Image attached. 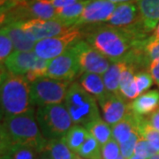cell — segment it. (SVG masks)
<instances>
[{
	"mask_svg": "<svg viewBox=\"0 0 159 159\" xmlns=\"http://www.w3.org/2000/svg\"><path fill=\"white\" fill-rule=\"evenodd\" d=\"M36 159H52L51 157V156L49 155V153L45 151V150H43V151H42L41 153L38 154V156H37V157Z\"/></svg>",
	"mask_w": 159,
	"mask_h": 159,
	"instance_id": "f35d334b",
	"label": "cell"
},
{
	"mask_svg": "<svg viewBox=\"0 0 159 159\" xmlns=\"http://www.w3.org/2000/svg\"><path fill=\"white\" fill-rule=\"evenodd\" d=\"M149 159H159V153L157 152V153H156L155 155H153Z\"/></svg>",
	"mask_w": 159,
	"mask_h": 159,
	"instance_id": "b9f144b4",
	"label": "cell"
},
{
	"mask_svg": "<svg viewBox=\"0 0 159 159\" xmlns=\"http://www.w3.org/2000/svg\"><path fill=\"white\" fill-rule=\"evenodd\" d=\"M138 20L141 21V18L136 3L129 2L117 5L106 24L110 27L125 29L130 32L131 28L134 29Z\"/></svg>",
	"mask_w": 159,
	"mask_h": 159,
	"instance_id": "5bb4252c",
	"label": "cell"
},
{
	"mask_svg": "<svg viewBox=\"0 0 159 159\" xmlns=\"http://www.w3.org/2000/svg\"><path fill=\"white\" fill-rule=\"evenodd\" d=\"M48 141L43 135L34 110L4 119L1 125V150L12 144L28 146L39 153L45 149Z\"/></svg>",
	"mask_w": 159,
	"mask_h": 159,
	"instance_id": "6da1fadb",
	"label": "cell"
},
{
	"mask_svg": "<svg viewBox=\"0 0 159 159\" xmlns=\"http://www.w3.org/2000/svg\"><path fill=\"white\" fill-rule=\"evenodd\" d=\"M135 84L139 96L146 93L148 89L153 85L154 80L149 72L141 71L135 73Z\"/></svg>",
	"mask_w": 159,
	"mask_h": 159,
	"instance_id": "4dcf8cb0",
	"label": "cell"
},
{
	"mask_svg": "<svg viewBox=\"0 0 159 159\" xmlns=\"http://www.w3.org/2000/svg\"><path fill=\"white\" fill-rule=\"evenodd\" d=\"M50 60L39 57L33 51H14L4 64L9 73L23 76L32 83L35 80L47 76Z\"/></svg>",
	"mask_w": 159,
	"mask_h": 159,
	"instance_id": "8992f818",
	"label": "cell"
},
{
	"mask_svg": "<svg viewBox=\"0 0 159 159\" xmlns=\"http://www.w3.org/2000/svg\"><path fill=\"white\" fill-rule=\"evenodd\" d=\"M35 118L47 141L63 138L74 125L64 103L38 107Z\"/></svg>",
	"mask_w": 159,
	"mask_h": 159,
	"instance_id": "5b68a950",
	"label": "cell"
},
{
	"mask_svg": "<svg viewBox=\"0 0 159 159\" xmlns=\"http://www.w3.org/2000/svg\"><path fill=\"white\" fill-rule=\"evenodd\" d=\"M111 3H113L115 5H119V4H124V3H129L133 2V0H109Z\"/></svg>",
	"mask_w": 159,
	"mask_h": 159,
	"instance_id": "60d3db41",
	"label": "cell"
},
{
	"mask_svg": "<svg viewBox=\"0 0 159 159\" xmlns=\"http://www.w3.org/2000/svg\"><path fill=\"white\" fill-rule=\"evenodd\" d=\"M135 70L126 64L121 74L120 84H119V94L120 96L128 100H134L139 97L135 84Z\"/></svg>",
	"mask_w": 159,
	"mask_h": 159,
	"instance_id": "ffe728a7",
	"label": "cell"
},
{
	"mask_svg": "<svg viewBox=\"0 0 159 159\" xmlns=\"http://www.w3.org/2000/svg\"><path fill=\"white\" fill-rule=\"evenodd\" d=\"M23 0H0L1 5V14L6 13V11L11 10V8L17 6L20 3H22Z\"/></svg>",
	"mask_w": 159,
	"mask_h": 159,
	"instance_id": "d590c367",
	"label": "cell"
},
{
	"mask_svg": "<svg viewBox=\"0 0 159 159\" xmlns=\"http://www.w3.org/2000/svg\"><path fill=\"white\" fill-rule=\"evenodd\" d=\"M120 156H121L120 145L113 138L102 146V159H117Z\"/></svg>",
	"mask_w": 159,
	"mask_h": 159,
	"instance_id": "d6a6232c",
	"label": "cell"
},
{
	"mask_svg": "<svg viewBox=\"0 0 159 159\" xmlns=\"http://www.w3.org/2000/svg\"><path fill=\"white\" fill-rule=\"evenodd\" d=\"M117 159H125V157H123V156H122V155H121V156L119 157V158H117Z\"/></svg>",
	"mask_w": 159,
	"mask_h": 159,
	"instance_id": "f6af8a7d",
	"label": "cell"
},
{
	"mask_svg": "<svg viewBox=\"0 0 159 159\" xmlns=\"http://www.w3.org/2000/svg\"><path fill=\"white\" fill-rule=\"evenodd\" d=\"M1 159H7V158H6V157H1Z\"/></svg>",
	"mask_w": 159,
	"mask_h": 159,
	"instance_id": "bcb514c9",
	"label": "cell"
},
{
	"mask_svg": "<svg viewBox=\"0 0 159 159\" xmlns=\"http://www.w3.org/2000/svg\"><path fill=\"white\" fill-rule=\"evenodd\" d=\"M73 82L41 77L30 83V97L33 105L38 107L64 103L69 87Z\"/></svg>",
	"mask_w": 159,
	"mask_h": 159,
	"instance_id": "52a82bcc",
	"label": "cell"
},
{
	"mask_svg": "<svg viewBox=\"0 0 159 159\" xmlns=\"http://www.w3.org/2000/svg\"><path fill=\"white\" fill-rule=\"evenodd\" d=\"M138 131L140 135L146 139L154 149L159 153V131L156 130L153 126L149 125L148 120L144 119V117L139 118Z\"/></svg>",
	"mask_w": 159,
	"mask_h": 159,
	"instance_id": "4316f807",
	"label": "cell"
},
{
	"mask_svg": "<svg viewBox=\"0 0 159 159\" xmlns=\"http://www.w3.org/2000/svg\"><path fill=\"white\" fill-rule=\"evenodd\" d=\"M45 151L52 159H74L75 153L71 150L64 138L48 141Z\"/></svg>",
	"mask_w": 159,
	"mask_h": 159,
	"instance_id": "d4e9b609",
	"label": "cell"
},
{
	"mask_svg": "<svg viewBox=\"0 0 159 159\" xmlns=\"http://www.w3.org/2000/svg\"><path fill=\"white\" fill-rule=\"evenodd\" d=\"M146 119L148 120L149 125L153 126L156 130L159 131V109H157L156 111H154L153 113L148 116V118Z\"/></svg>",
	"mask_w": 159,
	"mask_h": 159,
	"instance_id": "74e56055",
	"label": "cell"
},
{
	"mask_svg": "<svg viewBox=\"0 0 159 159\" xmlns=\"http://www.w3.org/2000/svg\"><path fill=\"white\" fill-rule=\"evenodd\" d=\"M12 42L15 51H33L35 42L29 37L17 23H9L1 26Z\"/></svg>",
	"mask_w": 159,
	"mask_h": 159,
	"instance_id": "ac0fdd59",
	"label": "cell"
},
{
	"mask_svg": "<svg viewBox=\"0 0 159 159\" xmlns=\"http://www.w3.org/2000/svg\"><path fill=\"white\" fill-rule=\"evenodd\" d=\"M89 2L90 0H83L67 7L57 9L56 19L75 27V23L78 21V20L82 15L86 6H88Z\"/></svg>",
	"mask_w": 159,
	"mask_h": 159,
	"instance_id": "7402d4cb",
	"label": "cell"
},
{
	"mask_svg": "<svg viewBox=\"0 0 159 159\" xmlns=\"http://www.w3.org/2000/svg\"><path fill=\"white\" fill-rule=\"evenodd\" d=\"M150 37H151L152 39L159 40V23L158 25L157 26L156 29L153 31V34H152V35H151Z\"/></svg>",
	"mask_w": 159,
	"mask_h": 159,
	"instance_id": "ab89813d",
	"label": "cell"
},
{
	"mask_svg": "<svg viewBox=\"0 0 159 159\" xmlns=\"http://www.w3.org/2000/svg\"><path fill=\"white\" fill-rule=\"evenodd\" d=\"M130 159H144V158H142V157H137V156H135V155H134L132 157H131Z\"/></svg>",
	"mask_w": 159,
	"mask_h": 159,
	"instance_id": "ee69618b",
	"label": "cell"
},
{
	"mask_svg": "<svg viewBox=\"0 0 159 159\" xmlns=\"http://www.w3.org/2000/svg\"><path fill=\"white\" fill-rule=\"evenodd\" d=\"M89 133L86 129L85 126L80 125H74L69 131L66 133V134L63 137L65 142L68 145V147L71 148V150L77 154L79 149L81 148L83 143L86 142V140L89 137Z\"/></svg>",
	"mask_w": 159,
	"mask_h": 159,
	"instance_id": "cb8c5ba5",
	"label": "cell"
},
{
	"mask_svg": "<svg viewBox=\"0 0 159 159\" xmlns=\"http://www.w3.org/2000/svg\"><path fill=\"white\" fill-rule=\"evenodd\" d=\"M77 155L86 159H102V146L94 137L89 135L77 152Z\"/></svg>",
	"mask_w": 159,
	"mask_h": 159,
	"instance_id": "83f0119b",
	"label": "cell"
},
{
	"mask_svg": "<svg viewBox=\"0 0 159 159\" xmlns=\"http://www.w3.org/2000/svg\"><path fill=\"white\" fill-rule=\"evenodd\" d=\"M140 116H137L134 113L130 112L126 115V117L119 123L111 126L112 128V138L119 145L126 142L130 139L132 135L139 132L138 131V123Z\"/></svg>",
	"mask_w": 159,
	"mask_h": 159,
	"instance_id": "e0dca14e",
	"label": "cell"
},
{
	"mask_svg": "<svg viewBox=\"0 0 159 159\" xmlns=\"http://www.w3.org/2000/svg\"><path fill=\"white\" fill-rule=\"evenodd\" d=\"M157 153L151 144L143 137L140 136L139 140L137 141L135 149H134V155L144 159H149L153 155Z\"/></svg>",
	"mask_w": 159,
	"mask_h": 159,
	"instance_id": "1f68e13d",
	"label": "cell"
},
{
	"mask_svg": "<svg viewBox=\"0 0 159 159\" xmlns=\"http://www.w3.org/2000/svg\"><path fill=\"white\" fill-rule=\"evenodd\" d=\"M14 47L12 42L3 29L0 31V61L1 65L4 66L6 59L14 52Z\"/></svg>",
	"mask_w": 159,
	"mask_h": 159,
	"instance_id": "f546056e",
	"label": "cell"
},
{
	"mask_svg": "<svg viewBox=\"0 0 159 159\" xmlns=\"http://www.w3.org/2000/svg\"><path fill=\"white\" fill-rule=\"evenodd\" d=\"M73 46L60 56L50 60L47 77L73 82L77 76L81 75L77 54Z\"/></svg>",
	"mask_w": 159,
	"mask_h": 159,
	"instance_id": "8fae6325",
	"label": "cell"
},
{
	"mask_svg": "<svg viewBox=\"0 0 159 159\" xmlns=\"http://www.w3.org/2000/svg\"><path fill=\"white\" fill-rule=\"evenodd\" d=\"M119 94L107 93L97 102L102 110V119L111 126L116 125L130 112V104Z\"/></svg>",
	"mask_w": 159,
	"mask_h": 159,
	"instance_id": "7c38bea8",
	"label": "cell"
},
{
	"mask_svg": "<svg viewBox=\"0 0 159 159\" xmlns=\"http://www.w3.org/2000/svg\"><path fill=\"white\" fill-rule=\"evenodd\" d=\"M64 104L74 125L86 126L101 118L97 100L80 85L78 81H74L70 85Z\"/></svg>",
	"mask_w": 159,
	"mask_h": 159,
	"instance_id": "277c9868",
	"label": "cell"
},
{
	"mask_svg": "<svg viewBox=\"0 0 159 159\" xmlns=\"http://www.w3.org/2000/svg\"><path fill=\"white\" fill-rule=\"evenodd\" d=\"M74 159H86L84 157H81L79 155H77V154H75V157H74Z\"/></svg>",
	"mask_w": 159,
	"mask_h": 159,
	"instance_id": "7bdbcfd3",
	"label": "cell"
},
{
	"mask_svg": "<svg viewBox=\"0 0 159 159\" xmlns=\"http://www.w3.org/2000/svg\"><path fill=\"white\" fill-rule=\"evenodd\" d=\"M148 72L152 75L154 82L159 87V60H154L149 64Z\"/></svg>",
	"mask_w": 159,
	"mask_h": 159,
	"instance_id": "8d00e7d4",
	"label": "cell"
},
{
	"mask_svg": "<svg viewBox=\"0 0 159 159\" xmlns=\"http://www.w3.org/2000/svg\"><path fill=\"white\" fill-rule=\"evenodd\" d=\"M85 40L112 63L125 61L135 43L142 39L127 30L107 25L87 34Z\"/></svg>",
	"mask_w": 159,
	"mask_h": 159,
	"instance_id": "7a4b0ae2",
	"label": "cell"
},
{
	"mask_svg": "<svg viewBox=\"0 0 159 159\" xmlns=\"http://www.w3.org/2000/svg\"><path fill=\"white\" fill-rule=\"evenodd\" d=\"M140 134L139 132L134 133L130 139L125 143L120 145V150H121V155L125 157V159H130L134 155V149L136 146L137 141L140 138Z\"/></svg>",
	"mask_w": 159,
	"mask_h": 159,
	"instance_id": "836d02e7",
	"label": "cell"
},
{
	"mask_svg": "<svg viewBox=\"0 0 159 159\" xmlns=\"http://www.w3.org/2000/svg\"><path fill=\"white\" fill-rule=\"evenodd\" d=\"M1 110L5 119L33 111L30 97V83L23 76H18L1 69Z\"/></svg>",
	"mask_w": 159,
	"mask_h": 159,
	"instance_id": "3957f363",
	"label": "cell"
},
{
	"mask_svg": "<svg viewBox=\"0 0 159 159\" xmlns=\"http://www.w3.org/2000/svg\"><path fill=\"white\" fill-rule=\"evenodd\" d=\"M47 1L56 9H61V8H65V7L74 5L83 0H47Z\"/></svg>",
	"mask_w": 159,
	"mask_h": 159,
	"instance_id": "e575fe53",
	"label": "cell"
},
{
	"mask_svg": "<svg viewBox=\"0 0 159 159\" xmlns=\"http://www.w3.org/2000/svg\"><path fill=\"white\" fill-rule=\"evenodd\" d=\"M82 32L78 27H73L57 36L43 39L35 43L34 52L41 58L51 60L65 53L78 41L81 40Z\"/></svg>",
	"mask_w": 159,
	"mask_h": 159,
	"instance_id": "ba28073f",
	"label": "cell"
},
{
	"mask_svg": "<svg viewBox=\"0 0 159 159\" xmlns=\"http://www.w3.org/2000/svg\"><path fill=\"white\" fill-rule=\"evenodd\" d=\"M18 25L28 34L34 42L37 43L43 39L51 38L61 34L72 29L74 26L68 23L63 22L59 20H41L31 19L24 21H20Z\"/></svg>",
	"mask_w": 159,
	"mask_h": 159,
	"instance_id": "30bf717a",
	"label": "cell"
},
{
	"mask_svg": "<svg viewBox=\"0 0 159 159\" xmlns=\"http://www.w3.org/2000/svg\"><path fill=\"white\" fill-rule=\"evenodd\" d=\"M125 66L126 63L124 61L112 62L108 70L106 71V73L102 75L105 88L109 93L119 94V84H120L121 74Z\"/></svg>",
	"mask_w": 159,
	"mask_h": 159,
	"instance_id": "44dd1931",
	"label": "cell"
},
{
	"mask_svg": "<svg viewBox=\"0 0 159 159\" xmlns=\"http://www.w3.org/2000/svg\"><path fill=\"white\" fill-rule=\"evenodd\" d=\"M39 152L28 146L12 144L1 150V157L7 159H36Z\"/></svg>",
	"mask_w": 159,
	"mask_h": 159,
	"instance_id": "484cf974",
	"label": "cell"
},
{
	"mask_svg": "<svg viewBox=\"0 0 159 159\" xmlns=\"http://www.w3.org/2000/svg\"><path fill=\"white\" fill-rule=\"evenodd\" d=\"M78 82L97 101L100 100L108 93L102 79V75L100 74L84 73L79 77Z\"/></svg>",
	"mask_w": 159,
	"mask_h": 159,
	"instance_id": "d6986e66",
	"label": "cell"
},
{
	"mask_svg": "<svg viewBox=\"0 0 159 159\" xmlns=\"http://www.w3.org/2000/svg\"><path fill=\"white\" fill-rule=\"evenodd\" d=\"M73 47L77 54L82 74L91 73L103 75L106 73L111 61L92 47L86 40H80Z\"/></svg>",
	"mask_w": 159,
	"mask_h": 159,
	"instance_id": "9c48e42d",
	"label": "cell"
},
{
	"mask_svg": "<svg viewBox=\"0 0 159 159\" xmlns=\"http://www.w3.org/2000/svg\"><path fill=\"white\" fill-rule=\"evenodd\" d=\"M117 5L109 0H90L86 6L82 15L78 21L75 23V27H81L89 24L106 23Z\"/></svg>",
	"mask_w": 159,
	"mask_h": 159,
	"instance_id": "4fadbf2b",
	"label": "cell"
},
{
	"mask_svg": "<svg viewBox=\"0 0 159 159\" xmlns=\"http://www.w3.org/2000/svg\"><path fill=\"white\" fill-rule=\"evenodd\" d=\"M85 127L91 136L94 137L101 146L112 139V128L102 118L94 120Z\"/></svg>",
	"mask_w": 159,
	"mask_h": 159,
	"instance_id": "603a6c76",
	"label": "cell"
},
{
	"mask_svg": "<svg viewBox=\"0 0 159 159\" xmlns=\"http://www.w3.org/2000/svg\"><path fill=\"white\" fill-rule=\"evenodd\" d=\"M133 113L140 117L149 116L159 109V90L147 91L129 103Z\"/></svg>",
	"mask_w": 159,
	"mask_h": 159,
	"instance_id": "2e32d148",
	"label": "cell"
},
{
	"mask_svg": "<svg viewBox=\"0 0 159 159\" xmlns=\"http://www.w3.org/2000/svg\"><path fill=\"white\" fill-rule=\"evenodd\" d=\"M139 45L149 63L154 60H159V40L152 39L149 36L146 39L140 41Z\"/></svg>",
	"mask_w": 159,
	"mask_h": 159,
	"instance_id": "f1b7e54d",
	"label": "cell"
},
{
	"mask_svg": "<svg viewBox=\"0 0 159 159\" xmlns=\"http://www.w3.org/2000/svg\"><path fill=\"white\" fill-rule=\"evenodd\" d=\"M135 3L144 31H154L159 23V0H135Z\"/></svg>",
	"mask_w": 159,
	"mask_h": 159,
	"instance_id": "9a60e30c",
	"label": "cell"
}]
</instances>
